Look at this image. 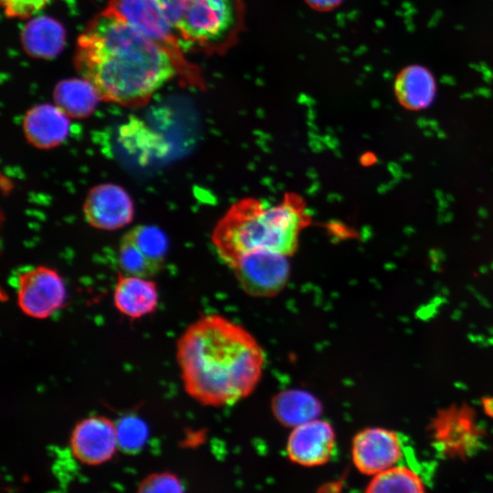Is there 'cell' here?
Returning a JSON list of instances; mask_svg holds the SVG:
<instances>
[{
	"label": "cell",
	"instance_id": "1",
	"mask_svg": "<svg viewBox=\"0 0 493 493\" xmlns=\"http://www.w3.org/2000/svg\"><path fill=\"white\" fill-rule=\"evenodd\" d=\"M74 65L101 100L141 106L180 69L163 48L109 5L78 38Z\"/></svg>",
	"mask_w": 493,
	"mask_h": 493
},
{
	"label": "cell",
	"instance_id": "2",
	"mask_svg": "<svg viewBox=\"0 0 493 493\" xmlns=\"http://www.w3.org/2000/svg\"><path fill=\"white\" fill-rule=\"evenodd\" d=\"M185 392L204 405L225 406L249 395L260 381L265 355L255 337L216 314L192 323L176 344Z\"/></svg>",
	"mask_w": 493,
	"mask_h": 493
},
{
	"label": "cell",
	"instance_id": "3",
	"mask_svg": "<svg viewBox=\"0 0 493 493\" xmlns=\"http://www.w3.org/2000/svg\"><path fill=\"white\" fill-rule=\"evenodd\" d=\"M309 222L306 203L294 193L286 194L281 202L271 206L256 198H244L232 205L218 221L212 243L229 267L242 255L257 250L289 257Z\"/></svg>",
	"mask_w": 493,
	"mask_h": 493
},
{
	"label": "cell",
	"instance_id": "4",
	"mask_svg": "<svg viewBox=\"0 0 493 493\" xmlns=\"http://www.w3.org/2000/svg\"><path fill=\"white\" fill-rule=\"evenodd\" d=\"M156 1L184 52L223 44L239 20L238 0Z\"/></svg>",
	"mask_w": 493,
	"mask_h": 493
},
{
	"label": "cell",
	"instance_id": "5",
	"mask_svg": "<svg viewBox=\"0 0 493 493\" xmlns=\"http://www.w3.org/2000/svg\"><path fill=\"white\" fill-rule=\"evenodd\" d=\"M436 449L448 456H467L480 445L483 432L475 411L468 404H452L439 409L429 425Z\"/></svg>",
	"mask_w": 493,
	"mask_h": 493
},
{
	"label": "cell",
	"instance_id": "6",
	"mask_svg": "<svg viewBox=\"0 0 493 493\" xmlns=\"http://www.w3.org/2000/svg\"><path fill=\"white\" fill-rule=\"evenodd\" d=\"M108 5L169 54L181 75L188 74L184 51L156 0H110Z\"/></svg>",
	"mask_w": 493,
	"mask_h": 493
},
{
	"label": "cell",
	"instance_id": "7",
	"mask_svg": "<svg viewBox=\"0 0 493 493\" xmlns=\"http://www.w3.org/2000/svg\"><path fill=\"white\" fill-rule=\"evenodd\" d=\"M66 298L65 283L55 269L38 266L17 276V305L29 317H50L64 306Z\"/></svg>",
	"mask_w": 493,
	"mask_h": 493
},
{
	"label": "cell",
	"instance_id": "8",
	"mask_svg": "<svg viewBox=\"0 0 493 493\" xmlns=\"http://www.w3.org/2000/svg\"><path fill=\"white\" fill-rule=\"evenodd\" d=\"M230 267L242 288L256 297H272L280 292L290 272L288 256L268 250L242 255Z\"/></svg>",
	"mask_w": 493,
	"mask_h": 493
},
{
	"label": "cell",
	"instance_id": "9",
	"mask_svg": "<svg viewBox=\"0 0 493 493\" xmlns=\"http://www.w3.org/2000/svg\"><path fill=\"white\" fill-rule=\"evenodd\" d=\"M351 456L360 472L374 476L394 467L402 456V445L395 432L369 427L353 437Z\"/></svg>",
	"mask_w": 493,
	"mask_h": 493
},
{
	"label": "cell",
	"instance_id": "10",
	"mask_svg": "<svg viewBox=\"0 0 493 493\" xmlns=\"http://www.w3.org/2000/svg\"><path fill=\"white\" fill-rule=\"evenodd\" d=\"M83 211L86 220L93 227L115 230L131 221L133 205L122 187L114 184H101L89 190Z\"/></svg>",
	"mask_w": 493,
	"mask_h": 493
},
{
	"label": "cell",
	"instance_id": "11",
	"mask_svg": "<svg viewBox=\"0 0 493 493\" xmlns=\"http://www.w3.org/2000/svg\"><path fill=\"white\" fill-rule=\"evenodd\" d=\"M72 453L80 462L99 465L118 447L116 425L105 416L92 415L78 423L71 434Z\"/></svg>",
	"mask_w": 493,
	"mask_h": 493
},
{
	"label": "cell",
	"instance_id": "12",
	"mask_svg": "<svg viewBox=\"0 0 493 493\" xmlns=\"http://www.w3.org/2000/svg\"><path fill=\"white\" fill-rule=\"evenodd\" d=\"M335 442L331 425L315 419L293 427L287 442V453L291 461L300 466H320L331 457Z\"/></svg>",
	"mask_w": 493,
	"mask_h": 493
},
{
	"label": "cell",
	"instance_id": "13",
	"mask_svg": "<svg viewBox=\"0 0 493 493\" xmlns=\"http://www.w3.org/2000/svg\"><path fill=\"white\" fill-rule=\"evenodd\" d=\"M68 115L58 106L38 104L26 111L23 131L26 140L35 147L50 149L62 143L69 131Z\"/></svg>",
	"mask_w": 493,
	"mask_h": 493
},
{
	"label": "cell",
	"instance_id": "14",
	"mask_svg": "<svg viewBox=\"0 0 493 493\" xmlns=\"http://www.w3.org/2000/svg\"><path fill=\"white\" fill-rule=\"evenodd\" d=\"M113 303L119 312L131 319L146 316L157 308L156 285L143 277L119 275L113 292Z\"/></svg>",
	"mask_w": 493,
	"mask_h": 493
},
{
	"label": "cell",
	"instance_id": "15",
	"mask_svg": "<svg viewBox=\"0 0 493 493\" xmlns=\"http://www.w3.org/2000/svg\"><path fill=\"white\" fill-rule=\"evenodd\" d=\"M435 81L425 67L412 65L403 68L394 81V93L407 110H419L430 106L435 96Z\"/></svg>",
	"mask_w": 493,
	"mask_h": 493
},
{
	"label": "cell",
	"instance_id": "16",
	"mask_svg": "<svg viewBox=\"0 0 493 493\" xmlns=\"http://www.w3.org/2000/svg\"><path fill=\"white\" fill-rule=\"evenodd\" d=\"M65 38L63 26L47 16L34 17L26 24L21 34L23 47L37 58H52L58 55Z\"/></svg>",
	"mask_w": 493,
	"mask_h": 493
},
{
	"label": "cell",
	"instance_id": "17",
	"mask_svg": "<svg viewBox=\"0 0 493 493\" xmlns=\"http://www.w3.org/2000/svg\"><path fill=\"white\" fill-rule=\"evenodd\" d=\"M271 408L278 421L290 427L318 419L322 411L320 402L313 394L299 389H289L277 394Z\"/></svg>",
	"mask_w": 493,
	"mask_h": 493
},
{
	"label": "cell",
	"instance_id": "18",
	"mask_svg": "<svg viewBox=\"0 0 493 493\" xmlns=\"http://www.w3.org/2000/svg\"><path fill=\"white\" fill-rule=\"evenodd\" d=\"M54 100L69 117L82 119L89 116L100 100L97 90L85 79H71L58 83Z\"/></svg>",
	"mask_w": 493,
	"mask_h": 493
},
{
	"label": "cell",
	"instance_id": "19",
	"mask_svg": "<svg viewBox=\"0 0 493 493\" xmlns=\"http://www.w3.org/2000/svg\"><path fill=\"white\" fill-rule=\"evenodd\" d=\"M365 493H425V487L413 470L394 466L374 475Z\"/></svg>",
	"mask_w": 493,
	"mask_h": 493
},
{
	"label": "cell",
	"instance_id": "20",
	"mask_svg": "<svg viewBox=\"0 0 493 493\" xmlns=\"http://www.w3.org/2000/svg\"><path fill=\"white\" fill-rule=\"evenodd\" d=\"M137 248L161 269L168 243L164 234L155 226H138L125 235Z\"/></svg>",
	"mask_w": 493,
	"mask_h": 493
},
{
	"label": "cell",
	"instance_id": "21",
	"mask_svg": "<svg viewBox=\"0 0 493 493\" xmlns=\"http://www.w3.org/2000/svg\"><path fill=\"white\" fill-rule=\"evenodd\" d=\"M119 264L125 274L143 278L151 277L160 270L126 236L120 245Z\"/></svg>",
	"mask_w": 493,
	"mask_h": 493
},
{
	"label": "cell",
	"instance_id": "22",
	"mask_svg": "<svg viewBox=\"0 0 493 493\" xmlns=\"http://www.w3.org/2000/svg\"><path fill=\"white\" fill-rule=\"evenodd\" d=\"M118 446L125 452L141 449L147 437L145 423L137 416L128 415L121 418L116 425Z\"/></svg>",
	"mask_w": 493,
	"mask_h": 493
},
{
	"label": "cell",
	"instance_id": "23",
	"mask_svg": "<svg viewBox=\"0 0 493 493\" xmlns=\"http://www.w3.org/2000/svg\"><path fill=\"white\" fill-rule=\"evenodd\" d=\"M53 0H1L5 14L13 18H28L46 7Z\"/></svg>",
	"mask_w": 493,
	"mask_h": 493
},
{
	"label": "cell",
	"instance_id": "24",
	"mask_svg": "<svg viewBox=\"0 0 493 493\" xmlns=\"http://www.w3.org/2000/svg\"><path fill=\"white\" fill-rule=\"evenodd\" d=\"M139 493H184L180 481L173 475H153L141 486Z\"/></svg>",
	"mask_w": 493,
	"mask_h": 493
},
{
	"label": "cell",
	"instance_id": "25",
	"mask_svg": "<svg viewBox=\"0 0 493 493\" xmlns=\"http://www.w3.org/2000/svg\"><path fill=\"white\" fill-rule=\"evenodd\" d=\"M315 7L321 9L330 8L337 5L341 0H307Z\"/></svg>",
	"mask_w": 493,
	"mask_h": 493
}]
</instances>
